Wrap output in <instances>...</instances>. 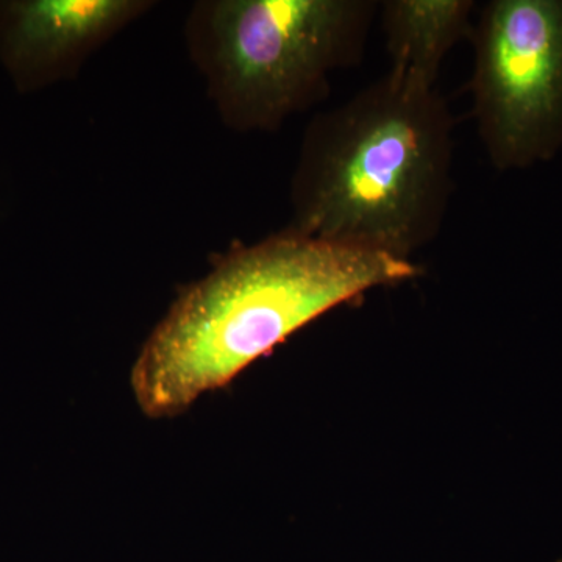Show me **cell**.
<instances>
[{
	"mask_svg": "<svg viewBox=\"0 0 562 562\" xmlns=\"http://www.w3.org/2000/svg\"><path fill=\"white\" fill-rule=\"evenodd\" d=\"M420 273L413 260L290 225L233 246L150 331L131 369L133 398L149 419L180 416L317 317Z\"/></svg>",
	"mask_w": 562,
	"mask_h": 562,
	"instance_id": "1",
	"label": "cell"
},
{
	"mask_svg": "<svg viewBox=\"0 0 562 562\" xmlns=\"http://www.w3.org/2000/svg\"><path fill=\"white\" fill-rule=\"evenodd\" d=\"M453 131L436 87L390 70L310 122L291 180L290 227L413 260L446 221Z\"/></svg>",
	"mask_w": 562,
	"mask_h": 562,
	"instance_id": "2",
	"label": "cell"
},
{
	"mask_svg": "<svg viewBox=\"0 0 562 562\" xmlns=\"http://www.w3.org/2000/svg\"><path fill=\"white\" fill-rule=\"evenodd\" d=\"M379 10L373 0H201L184 43L222 124L272 133L364 58Z\"/></svg>",
	"mask_w": 562,
	"mask_h": 562,
	"instance_id": "3",
	"label": "cell"
},
{
	"mask_svg": "<svg viewBox=\"0 0 562 562\" xmlns=\"http://www.w3.org/2000/svg\"><path fill=\"white\" fill-rule=\"evenodd\" d=\"M472 114L498 171L562 147V0H492L473 27Z\"/></svg>",
	"mask_w": 562,
	"mask_h": 562,
	"instance_id": "4",
	"label": "cell"
},
{
	"mask_svg": "<svg viewBox=\"0 0 562 562\" xmlns=\"http://www.w3.org/2000/svg\"><path fill=\"white\" fill-rule=\"evenodd\" d=\"M154 0L0 2V60L22 92L74 79L95 52L149 13Z\"/></svg>",
	"mask_w": 562,
	"mask_h": 562,
	"instance_id": "5",
	"label": "cell"
},
{
	"mask_svg": "<svg viewBox=\"0 0 562 562\" xmlns=\"http://www.w3.org/2000/svg\"><path fill=\"white\" fill-rule=\"evenodd\" d=\"M391 72L435 88L443 58L473 33V0H387L380 3Z\"/></svg>",
	"mask_w": 562,
	"mask_h": 562,
	"instance_id": "6",
	"label": "cell"
}]
</instances>
